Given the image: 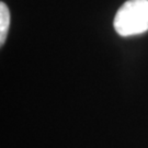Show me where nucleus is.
<instances>
[{
  "instance_id": "2",
  "label": "nucleus",
  "mask_w": 148,
  "mask_h": 148,
  "mask_svg": "<svg viewBox=\"0 0 148 148\" xmlns=\"http://www.w3.org/2000/svg\"><path fill=\"white\" fill-rule=\"evenodd\" d=\"M10 27V11L5 2L0 3V44L3 45Z\"/></svg>"
},
{
  "instance_id": "1",
  "label": "nucleus",
  "mask_w": 148,
  "mask_h": 148,
  "mask_svg": "<svg viewBox=\"0 0 148 148\" xmlns=\"http://www.w3.org/2000/svg\"><path fill=\"white\" fill-rule=\"evenodd\" d=\"M121 36H133L148 31V0H128L117 10L113 21Z\"/></svg>"
}]
</instances>
